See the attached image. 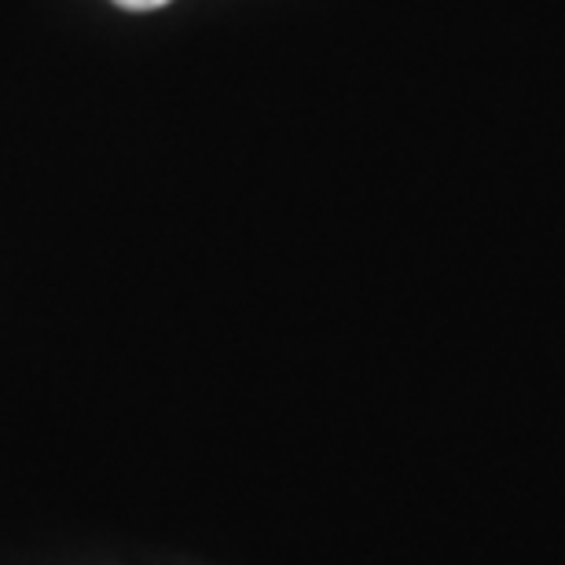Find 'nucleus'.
Returning <instances> with one entry per match:
<instances>
[{
  "mask_svg": "<svg viewBox=\"0 0 565 565\" xmlns=\"http://www.w3.org/2000/svg\"><path fill=\"white\" fill-rule=\"evenodd\" d=\"M115 4L126 8V11H154V8L169 4V0H115Z\"/></svg>",
  "mask_w": 565,
  "mask_h": 565,
  "instance_id": "1",
  "label": "nucleus"
}]
</instances>
